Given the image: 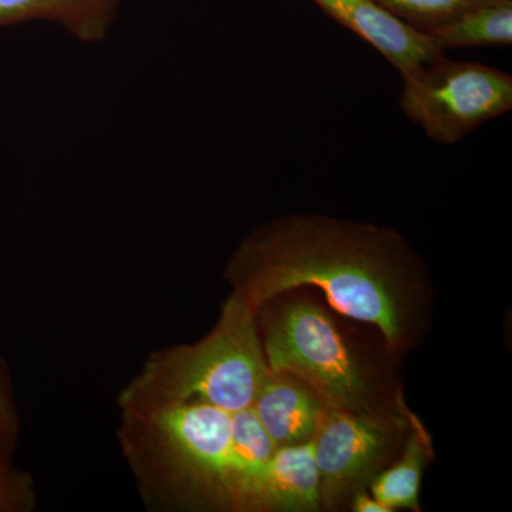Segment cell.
<instances>
[{"instance_id":"9a60e30c","label":"cell","mask_w":512,"mask_h":512,"mask_svg":"<svg viewBox=\"0 0 512 512\" xmlns=\"http://www.w3.org/2000/svg\"><path fill=\"white\" fill-rule=\"evenodd\" d=\"M36 507L32 474L13 463H0V512H32Z\"/></svg>"},{"instance_id":"8992f818","label":"cell","mask_w":512,"mask_h":512,"mask_svg":"<svg viewBox=\"0 0 512 512\" xmlns=\"http://www.w3.org/2000/svg\"><path fill=\"white\" fill-rule=\"evenodd\" d=\"M410 414L373 417L329 407L313 439L322 507L339 510L357 491L369 490L399 456Z\"/></svg>"},{"instance_id":"4fadbf2b","label":"cell","mask_w":512,"mask_h":512,"mask_svg":"<svg viewBox=\"0 0 512 512\" xmlns=\"http://www.w3.org/2000/svg\"><path fill=\"white\" fill-rule=\"evenodd\" d=\"M412 28L429 32L466 10L490 0H375Z\"/></svg>"},{"instance_id":"7a4b0ae2","label":"cell","mask_w":512,"mask_h":512,"mask_svg":"<svg viewBox=\"0 0 512 512\" xmlns=\"http://www.w3.org/2000/svg\"><path fill=\"white\" fill-rule=\"evenodd\" d=\"M120 413L121 451L148 507L255 512L264 471L239 454L232 413L205 403Z\"/></svg>"},{"instance_id":"8fae6325","label":"cell","mask_w":512,"mask_h":512,"mask_svg":"<svg viewBox=\"0 0 512 512\" xmlns=\"http://www.w3.org/2000/svg\"><path fill=\"white\" fill-rule=\"evenodd\" d=\"M433 457L430 433L412 412L399 456L377 474L369 485L370 493L392 511H420L421 480Z\"/></svg>"},{"instance_id":"7c38bea8","label":"cell","mask_w":512,"mask_h":512,"mask_svg":"<svg viewBox=\"0 0 512 512\" xmlns=\"http://www.w3.org/2000/svg\"><path fill=\"white\" fill-rule=\"evenodd\" d=\"M441 52L466 47L511 46L512 0H490L426 32Z\"/></svg>"},{"instance_id":"5b68a950","label":"cell","mask_w":512,"mask_h":512,"mask_svg":"<svg viewBox=\"0 0 512 512\" xmlns=\"http://www.w3.org/2000/svg\"><path fill=\"white\" fill-rule=\"evenodd\" d=\"M402 76L400 109L430 140L456 144L512 109V76L446 56Z\"/></svg>"},{"instance_id":"6da1fadb","label":"cell","mask_w":512,"mask_h":512,"mask_svg":"<svg viewBox=\"0 0 512 512\" xmlns=\"http://www.w3.org/2000/svg\"><path fill=\"white\" fill-rule=\"evenodd\" d=\"M224 275L258 315L284 293L318 288L335 311L375 326L390 353L416 348L426 333L429 272L396 229L328 215H284L249 232Z\"/></svg>"},{"instance_id":"2e32d148","label":"cell","mask_w":512,"mask_h":512,"mask_svg":"<svg viewBox=\"0 0 512 512\" xmlns=\"http://www.w3.org/2000/svg\"><path fill=\"white\" fill-rule=\"evenodd\" d=\"M349 507L355 512H393L389 507L376 500L369 490L357 491L350 500Z\"/></svg>"},{"instance_id":"5bb4252c","label":"cell","mask_w":512,"mask_h":512,"mask_svg":"<svg viewBox=\"0 0 512 512\" xmlns=\"http://www.w3.org/2000/svg\"><path fill=\"white\" fill-rule=\"evenodd\" d=\"M20 414L15 387L5 360L0 357V463H13L20 439Z\"/></svg>"},{"instance_id":"52a82bcc","label":"cell","mask_w":512,"mask_h":512,"mask_svg":"<svg viewBox=\"0 0 512 512\" xmlns=\"http://www.w3.org/2000/svg\"><path fill=\"white\" fill-rule=\"evenodd\" d=\"M326 15L369 43L400 74L440 57L427 33L412 28L375 0H312Z\"/></svg>"},{"instance_id":"9c48e42d","label":"cell","mask_w":512,"mask_h":512,"mask_svg":"<svg viewBox=\"0 0 512 512\" xmlns=\"http://www.w3.org/2000/svg\"><path fill=\"white\" fill-rule=\"evenodd\" d=\"M320 507L313 440L276 448L259 481L255 512H305L318 511Z\"/></svg>"},{"instance_id":"ba28073f","label":"cell","mask_w":512,"mask_h":512,"mask_svg":"<svg viewBox=\"0 0 512 512\" xmlns=\"http://www.w3.org/2000/svg\"><path fill=\"white\" fill-rule=\"evenodd\" d=\"M329 407L312 387L285 372H272L256 394L252 410L276 448L315 439Z\"/></svg>"},{"instance_id":"277c9868","label":"cell","mask_w":512,"mask_h":512,"mask_svg":"<svg viewBox=\"0 0 512 512\" xmlns=\"http://www.w3.org/2000/svg\"><path fill=\"white\" fill-rule=\"evenodd\" d=\"M261 340L269 370L298 377L330 409L373 417L409 412L402 389L316 303L278 306L265 316Z\"/></svg>"},{"instance_id":"30bf717a","label":"cell","mask_w":512,"mask_h":512,"mask_svg":"<svg viewBox=\"0 0 512 512\" xmlns=\"http://www.w3.org/2000/svg\"><path fill=\"white\" fill-rule=\"evenodd\" d=\"M126 0H0V29L55 23L82 43L103 42Z\"/></svg>"},{"instance_id":"3957f363","label":"cell","mask_w":512,"mask_h":512,"mask_svg":"<svg viewBox=\"0 0 512 512\" xmlns=\"http://www.w3.org/2000/svg\"><path fill=\"white\" fill-rule=\"evenodd\" d=\"M258 313L231 292L204 338L150 355L117 399L120 410L205 403L225 412L249 409L269 373Z\"/></svg>"}]
</instances>
